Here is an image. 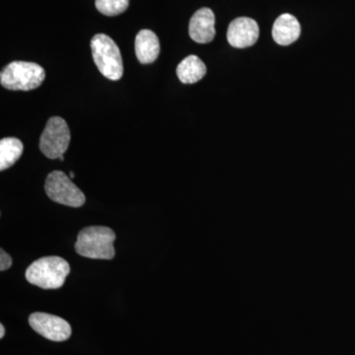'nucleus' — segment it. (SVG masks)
Segmentation results:
<instances>
[{"mask_svg":"<svg viewBox=\"0 0 355 355\" xmlns=\"http://www.w3.org/2000/svg\"><path fill=\"white\" fill-rule=\"evenodd\" d=\"M135 53L141 64H153L160 53V43L155 33L150 30H141L135 39Z\"/></svg>","mask_w":355,"mask_h":355,"instance_id":"obj_11","label":"nucleus"},{"mask_svg":"<svg viewBox=\"0 0 355 355\" xmlns=\"http://www.w3.org/2000/svg\"><path fill=\"white\" fill-rule=\"evenodd\" d=\"M44 69L35 62H12L0 73V83L4 88L12 91L34 90L44 83Z\"/></svg>","mask_w":355,"mask_h":355,"instance_id":"obj_3","label":"nucleus"},{"mask_svg":"<svg viewBox=\"0 0 355 355\" xmlns=\"http://www.w3.org/2000/svg\"><path fill=\"white\" fill-rule=\"evenodd\" d=\"M189 34L196 43H210L216 37V16L214 11L205 7L193 14L189 25Z\"/></svg>","mask_w":355,"mask_h":355,"instance_id":"obj_9","label":"nucleus"},{"mask_svg":"<svg viewBox=\"0 0 355 355\" xmlns=\"http://www.w3.org/2000/svg\"><path fill=\"white\" fill-rule=\"evenodd\" d=\"M12 266V258L4 250H0V270H8Z\"/></svg>","mask_w":355,"mask_h":355,"instance_id":"obj_15","label":"nucleus"},{"mask_svg":"<svg viewBox=\"0 0 355 355\" xmlns=\"http://www.w3.org/2000/svg\"><path fill=\"white\" fill-rule=\"evenodd\" d=\"M46 196L53 202L70 207H80L85 203V196L80 189L62 171H53L44 183Z\"/></svg>","mask_w":355,"mask_h":355,"instance_id":"obj_5","label":"nucleus"},{"mask_svg":"<svg viewBox=\"0 0 355 355\" xmlns=\"http://www.w3.org/2000/svg\"><path fill=\"white\" fill-rule=\"evenodd\" d=\"M301 27L298 20L291 14L280 15L272 27V38L280 46H289L297 41Z\"/></svg>","mask_w":355,"mask_h":355,"instance_id":"obj_10","label":"nucleus"},{"mask_svg":"<svg viewBox=\"0 0 355 355\" xmlns=\"http://www.w3.org/2000/svg\"><path fill=\"white\" fill-rule=\"evenodd\" d=\"M60 161H64V155L60 156Z\"/></svg>","mask_w":355,"mask_h":355,"instance_id":"obj_18","label":"nucleus"},{"mask_svg":"<svg viewBox=\"0 0 355 355\" xmlns=\"http://www.w3.org/2000/svg\"><path fill=\"white\" fill-rule=\"evenodd\" d=\"M259 35L260 29L256 21L248 17L237 18L229 25L228 43L237 49L249 48L257 43Z\"/></svg>","mask_w":355,"mask_h":355,"instance_id":"obj_8","label":"nucleus"},{"mask_svg":"<svg viewBox=\"0 0 355 355\" xmlns=\"http://www.w3.org/2000/svg\"><path fill=\"white\" fill-rule=\"evenodd\" d=\"M22 142L15 137H6L0 140V170L8 169L15 164L23 153Z\"/></svg>","mask_w":355,"mask_h":355,"instance_id":"obj_13","label":"nucleus"},{"mask_svg":"<svg viewBox=\"0 0 355 355\" xmlns=\"http://www.w3.org/2000/svg\"><path fill=\"white\" fill-rule=\"evenodd\" d=\"M69 177H70V179H73V178H74V173L73 172H70Z\"/></svg>","mask_w":355,"mask_h":355,"instance_id":"obj_17","label":"nucleus"},{"mask_svg":"<svg viewBox=\"0 0 355 355\" xmlns=\"http://www.w3.org/2000/svg\"><path fill=\"white\" fill-rule=\"evenodd\" d=\"M4 335H6V329H4L3 324H0V338H3Z\"/></svg>","mask_w":355,"mask_h":355,"instance_id":"obj_16","label":"nucleus"},{"mask_svg":"<svg viewBox=\"0 0 355 355\" xmlns=\"http://www.w3.org/2000/svg\"><path fill=\"white\" fill-rule=\"evenodd\" d=\"M207 73V67L197 55H189L177 67L179 80L184 84H193L202 80Z\"/></svg>","mask_w":355,"mask_h":355,"instance_id":"obj_12","label":"nucleus"},{"mask_svg":"<svg viewBox=\"0 0 355 355\" xmlns=\"http://www.w3.org/2000/svg\"><path fill=\"white\" fill-rule=\"evenodd\" d=\"M116 234L105 226H90L79 232L76 243L77 254L84 258L112 260L116 254L114 242Z\"/></svg>","mask_w":355,"mask_h":355,"instance_id":"obj_1","label":"nucleus"},{"mask_svg":"<svg viewBox=\"0 0 355 355\" xmlns=\"http://www.w3.org/2000/svg\"><path fill=\"white\" fill-rule=\"evenodd\" d=\"M70 272L69 263L60 257H44L26 270V279L43 289H58L64 286Z\"/></svg>","mask_w":355,"mask_h":355,"instance_id":"obj_2","label":"nucleus"},{"mask_svg":"<svg viewBox=\"0 0 355 355\" xmlns=\"http://www.w3.org/2000/svg\"><path fill=\"white\" fill-rule=\"evenodd\" d=\"M96 8L106 16H116L125 12L130 0H96Z\"/></svg>","mask_w":355,"mask_h":355,"instance_id":"obj_14","label":"nucleus"},{"mask_svg":"<svg viewBox=\"0 0 355 355\" xmlns=\"http://www.w3.org/2000/svg\"><path fill=\"white\" fill-rule=\"evenodd\" d=\"M91 50L96 67L110 80H119L123 74L121 51L113 39L105 34H97L91 41Z\"/></svg>","mask_w":355,"mask_h":355,"instance_id":"obj_4","label":"nucleus"},{"mask_svg":"<svg viewBox=\"0 0 355 355\" xmlns=\"http://www.w3.org/2000/svg\"><path fill=\"white\" fill-rule=\"evenodd\" d=\"M33 330L53 342H64L71 336V327L62 318L46 313H34L29 318Z\"/></svg>","mask_w":355,"mask_h":355,"instance_id":"obj_7","label":"nucleus"},{"mask_svg":"<svg viewBox=\"0 0 355 355\" xmlns=\"http://www.w3.org/2000/svg\"><path fill=\"white\" fill-rule=\"evenodd\" d=\"M70 132L67 121L60 116H53L46 123L40 139V149L46 157L60 159L69 148Z\"/></svg>","mask_w":355,"mask_h":355,"instance_id":"obj_6","label":"nucleus"}]
</instances>
